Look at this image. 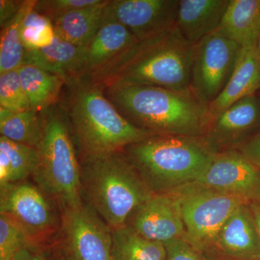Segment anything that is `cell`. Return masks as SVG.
Here are the masks:
<instances>
[{
    "label": "cell",
    "instance_id": "1",
    "mask_svg": "<svg viewBox=\"0 0 260 260\" xmlns=\"http://www.w3.org/2000/svg\"><path fill=\"white\" fill-rule=\"evenodd\" d=\"M194 45L177 26L150 40L138 42L88 80L104 89L150 85L172 90L191 88Z\"/></svg>",
    "mask_w": 260,
    "mask_h": 260
},
{
    "label": "cell",
    "instance_id": "2",
    "mask_svg": "<svg viewBox=\"0 0 260 260\" xmlns=\"http://www.w3.org/2000/svg\"><path fill=\"white\" fill-rule=\"evenodd\" d=\"M104 90L121 115L153 135L203 137L209 124V104L191 88L124 85Z\"/></svg>",
    "mask_w": 260,
    "mask_h": 260
},
{
    "label": "cell",
    "instance_id": "3",
    "mask_svg": "<svg viewBox=\"0 0 260 260\" xmlns=\"http://www.w3.org/2000/svg\"><path fill=\"white\" fill-rule=\"evenodd\" d=\"M64 106L80 160L124 151L153 135L125 119L104 93V89L80 79L66 85Z\"/></svg>",
    "mask_w": 260,
    "mask_h": 260
},
{
    "label": "cell",
    "instance_id": "4",
    "mask_svg": "<svg viewBox=\"0 0 260 260\" xmlns=\"http://www.w3.org/2000/svg\"><path fill=\"white\" fill-rule=\"evenodd\" d=\"M124 152L154 194L195 182L217 153L203 137L184 135H153Z\"/></svg>",
    "mask_w": 260,
    "mask_h": 260
},
{
    "label": "cell",
    "instance_id": "5",
    "mask_svg": "<svg viewBox=\"0 0 260 260\" xmlns=\"http://www.w3.org/2000/svg\"><path fill=\"white\" fill-rule=\"evenodd\" d=\"M80 162L82 200L112 229L125 225L131 213L155 194L124 151Z\"/></svg>",
    "mask_w": 260,
    "mask_h": 260
},
{
    "label": "cell",
    "instance_id": "6",
    "mask_svg": "<svg viewBox=\"0 0 260 260\" xmlns=\"http://www.w3.org/2000/svg\"><path fill=\"white\" fill-rule=\"evenodd\" d=\"M43 116L44 133L31 177L60 210L78 206L83 203L80 162L66 110L57 104Z\"/></svg>",
    "mask_w": 260,
    "mask_h": 260
},
{
    "label": "cell",
    "instance_id": "7",
    "mask_svg": "<svg viewBox=\"0 0 260 260\" xmlns=\"http://www.w3.org/2000/svg\"><path fill=\"white\" fill-rule=\"evenodd\" d=\"M171 191L180 199L184 238L201 254L211 249L219 231L233 212L239 205L249 203L195 182Z\"/></svg>",
    "mask_w": 260,
    "mask_h": 260
},
{
    "label": "cell",
    "instance_id": "8",
    "mask_svg": "<svg viewBox=\"0 0 260 260\" xmlns=\"http://www.w3.org/2000/svg\"><path fill=\"white\" fill-rule=\"evenodd\" d=\"M53 203L37 184L25 181L0 184V214L16 221L36 245L47 246L59 225Z\"/></svg>",
    "mask_w": 260,
    "mask_h": 260
},
{
    "label": "cell",
    "instance_id": "9",
    "mask_svg": "<svg viewBox=\"0 0 260 260\" xmlns=\"http://www.w3.org/2000/svg\"><path fill=\"white\" fill-rule=\"evenodd\" d=\"M242 48L215 31L194 45L191 88L206 104L218 98L235 70Z\"/></svg>",
    "mask_w": 260,
    "mask_h": 260
},
{
    "label": "cell",
    "instance_id": "10",
    "mask_svg": "<svg viewBox=\"0 0 260 260\" xmlns=\"http://www.w3.org/2000/svg\"><path fill=\"white\" fill-rule=\"evenodd\" d=\"M61 231L67 260H112V229L83 202L61 210Z\"/></svg>",
    "mask_w": 260,
    "mask_h": 260
},
{
    "label": "cell",
    "instance_id": "11",
    "mask_svg": "<svg viewBox=\"0 0 260 260\" xmlns=\"http://www.w3.org/2000/svg\"><path fill=\"white\" fill-rule=\"evenodd\" d=\"M179 0H111L103 20L122 24L139 42L169 31L177 21Z\"/></svg>",
    "mask_w": 260,
    "mask_h": 260
},
{
    "label": "cell",
    "instance_id": "12",
    "mask_svg": "<svg viewBox=\"0 0 260 260\" xmlns=\"http://www.w3.org/2000/svg\"><path fill=\"white\" fill-rule=\"evenodd\" d=\"M260 129V97L244 98L210 119L203 138L218 152L238 150Z\"/></svg>",
    "mask_w": 260,
    "mask_h": 260
},
{
    "label": "cell",
    "instance_id": "13",
    "mask_svg": "<svg viewBox=\"0 0 260 260\" xmlns=\"http://www.w3.org/2000/svg\"><path fill=\"white\" fill-rule=\"evenodd\" d=\"M195 183L250 202L260 190V169L239 150H224Z\"/></svg>",
    "mask_w": 260,
    "mask_h": 260
},
{
    "label": "cell",
    "instance_id": "14",
    "mask_svg": "<svg viewBox=\"0 0 260 260\" xmlns=\"http://www.w3.org/2000/svg\"><path fill=\"white\" fill-rule=\"evenodd\" d=\"M125 225L147 239L162 244L184 237L179 197L172 191L153 195L131 213Z\"/></svg>",
    "mask_w": 260,
    "mask_h": 260
},
{
    "label": "cell",
    "instance_id": "15",
    "mask_svg": "<svg viewBox=\"0 0 260 260\" xmlns=\"http://www.w3.org/2000/svg\"><path fill=\"white\" fill-rule=\"evenodd\" d=\"M249 203L239 205L233 212L210 250L234 259H260V240Z\"/></svg>",
    "mask_w": 260,
    "mask_h": 260
},
{
    "label": "cell",
    "instance_id": "16",
    "mask_svg": "<svg viewBox=\"0 0 260 260\" xmlns=\"http://www.w3.org/2000/svg\"><path fill=\"white\" fill-rule=\"evenodd\" d=\"M139 42L122 24L103 20L85 47V61L79 79L89 78L117 59Z\"/></svg>",
    "mask_w": 260,
    "mask_h": 260
},
{
    "label": "cell",
    "instance_id": "17",
    "mask_svg": "<svg viewBox=\"0 0 260 260\" xmlns=\"http://www.w3.org/2000/svg\"><path fill=\"white\" fill-rule=\"evenodd\" d=\"M230 0H179L176 26L191 44L216 31Z\"/></svg>",
    "mask_w": 260,
    "mask_h": 260
},
{
    "label": "cell",
    "instance_id": "18",
    "mask_svg": "<svg viewBox=\"0 0 260 260\" xmlns=\"http://www.w3.org/2000/svg\"><path fill=\"white\" fill-rule=\"evenodd\" d=\"M85 47L55 38L47 47L25 51L23 64H31L61 78L66 85L79 79L85 61Z\"/></svg>",
    "mask_w": 260,
    "mask_h": 260
},
{
    "label": "cell",
    "instance_id": "19",
    "mask_svg": "<svg viewBox=\"0 0 260 260\" xmlns=\"http://www.w3.org/2000/svg\"><path fill=\"white\" fill-rule=\"evenodd\" d=\"M260 92V60L256 47L241 49L235 70L226 86L209 105L210 120L244 98Z\"/></svg>",
    "mask_w": 260,
    "mask_h": 260
},
{
    "label": "cell",
    "instance_id": "20",
    "mask_svg": "<svg viewBox=\"0 0 260 260\" xmlns=\"http://www.w3.org/2000/svg\"><path fill=\"white\" fill-rule=\"evenodd\" d=\"M216 31L242 49L256 47L260 36V0H230Z\"/></svg>",
    "mask_w": 260,
    "mask_h": 260
},
{
    "label": "cell",
    "instance_id": "21",
    "mask_svg": "<svg viewBox=\"0 0 260 260\" xmlns=\"http://www.w3.org/2000/svg\"><path fill=\"white\" fill-rule=\"evenodd\" d=\"M109 0L74 10L53 20L56 37L75 46L86 47L102 23L104 9Z\"/></svg>",
    "mask_w": 260,
    "mask_h": 260
},
{
    "label": "cell",
    "instance_id": "22",
    "mask_svg": "<svg viewBox=\"0 0 260 260\" xmlns=\"http://www.w3.org/2000/svg\"><path fill=\"white\" fill-rule=\"evenodd\" d=\"M20 81L30 102V109L44 112L58 104L64 80L31 64L18 68Z\"/></svg>",
    "mask_w": 260,
    "mask_h": 260
},
{
    "label": "cell",
    "instance_id": "23",
    "mask_svg": "<svg viewBox=\"0 0 260 260\" xmlns=\"http://www.w3.org/2000/svg\"><path fill=\"white\" fill-rule=\"evenodd\" d=\"M166 246L124 225L112 229V260H167Z\"/></svg>",
    "mask_w": 260,
    "mask_h": 260
},
{
    "label": "cell",
    "instance_id": "24",
    "mask_svg": "<svg viewBox=\"0 0 260 260\" xmlns=\"http://www.w3.org/2000/svg\"><path fill=\"white\" fill-rule=\"evenodd\" d=\"M44 126L43 112L32 109L13 112L0 108V134L7 139L37 149Z\"/></svg>",
    "mask_w": 260,
    "mask_h": 260
},
{
    "label": "cell",
    "instance_id": "25",
    "mask_svg": "<svg viewBox=\"0 0 260 260\" xmlns=\"http://www.w3.org/2000/svg\"><path fill=\"white\" fill-rule=\"evenodd\" d=\"M37 159V149L0 137V184L25 181L32 176Z\"/></svg>",
    "mask_w": 260,
    "mask_h": 260
},
{
    "label": "cell",
    "instance_id": "26",
    "mask_svg": "<svg viewBox=\"0 0 260 260\" xmlns=\"http://www.w3.org/2000/svg\"><path fill=\"white\" fill-rule=\"evenodd\" d=\"M37 0H26L18 14L5 28L0 39V74L18 69L23 64L25 49L21 39L24 18L34 9Z\"/></svg>",
    "mask_w": 260,
    "mask_h": 260
},
{
    "label": "cell",
    "instance_id": "27",
    "mask_svg": "<svg viewBox=\"0 0 260 260\" xmlns=\"http://www.w3.org/2000/svg\"><path fill=\"white\" fill-rule=\"evenodd\" d=\"M55 38L52 22L34 9L30 10L22 24L21 39L25 51L47 47Z\"/></svg>",
    "mask_w": 260,
    "mask_h": 260
},
{
    "label": "cell",
    "instance_id": "28",
    "mask_svg": "<svg viewBox=\"0 0 260 260\" xmlns=\"http://www.w3.org/2000/svg\"><path fill=\"white\" fill-rule=\"evenodd\" d=\"M29 246L37 245L16 221L0 214V260H15L18 253Z\"/></svg>",
    "mask_w": 260,
    "mask_h": 260
},
{
    "label": "cell",
    "instance_id": "29",
    "mask_svg": "<svg viewBox=\"0 0 260 260\" xmlns=\"http://www.w3.org/2000/svg\"><path fill=\"white\" fill-rule=\"evenodd\" d=\"M0 108L13 112L30 109L18 69L0 74Z\"/></svg>",
    "mask_w": 260,
    "mask_h": 260
},
{
    "label": "cell",
    "instance_id": "30",
    "mask_svg": "<svg viewBox=\"0 0 260 260\" xmlns=\"http://www.w3.org/2000/svg\"><path fill=\"white\" fill-rule=\"evenodd\" d=\"M102 0H42L37 1L34 10L51 22L74 10L99 4Z\"/></svg>",
    "mask_w": 260,
    "mask_h": 260
},
{
    "label": "cell",
    "instance_id": "31",
    "mask_svg": "<svg viewBox=\"0 0 260 260\" xmlns=\"http://www.w3.org/2000/svg\"><path fill=\"white\" fill-rule=\"evenodd\" d=\"M167 249V260H206L184 237L164 244Z\"/></svg>",
    "mask_w": 260,
    "mask_h": 260
},
{
    "label": "cell",
    "instance_id": "32",
    "mask_svg": "<svg viewBox=\"0 0 260 260\" xmlns=\"http://www.w3.org/2000/svg\"><path fill=\"white\" fill-rule=\"evenodd\" d=\"M238 150L260 169V129L246 140Z\"/></svg>",
    "mask_w": 260,
    "mask_h": 260
},
{
    "label": "cell",
    "instance_id": "33",
    "mask_svg": "<svg viewBox=\"0 0 260 260\" xmlns=\"http://www.w3.org/2000/svg\"><path fill=\"white\" fill-rule=\"evenodd\" d=\"M25 1L1 0L0 1V26L5 28L15 18L21 10Z\"/></svg>",
    "mask_w": 260,
    "mask_h": 260
},
{
    "label": "cell",
    "instance_id": "34",
    "mask_svg": "<svg viewBox=\"0 0 260 260\" xmlns=\"http://www.w3.org/2000/svg\"><path fill=\"white\" fill-rule=\"evenodd\" d=\"M51 249L47 246H29L18 253L15 260H51Z\"/></svg>",
    "mask_w": 260,
    "mask_h": 260
},
{
    "label": "cell",
    "instance_id": "35",
    "mask_svg": "<svg viewBox=\"0 0 260 260\" xmlns=\"http://www.w3.org/2000/svg\"><path fill=\"white\" fill-rule=\"evenodd\" d=\"M249 205L260 240V204L254 200H251L249 202Z\"/></svg>",
    "mask_w": 260,
    "mask_h": 260
},
{
    "label": "cell",
    "instance_id": "36",
    "mask_svg": "<svg viewBox=\"0 0 260 260\" xmlns=\"http://www.w3.org/2000/svg\"><path fill=\"white\" fill-rule=\"evenodd\" d=\"M203 256H205L206 260H238L232 259V258L226 257L223 255L218 254L213 250H208L203 253Z\"/></svg>",
    "mask_w": 260,
    "mask_h": 260
},
{
    "label": "cell",
    "instance_id": "37",
    "mask_svg": "<svg viewBox=\"0 0 260 260\" xmlns=\"http://www.w3.org/2000/svg\"><path fill=\"white\" fill-rule=\"evenodd\" d=\"M254 201L257 202L258 203H259L260 204V190L259 191V192L256 194L255 198H254Z\"/></svg>",
    "mask_w": 260,
    "mask_h": 260
},
{
    "label": "cell",
    "instance_id": "38",
    "mask_svg": "<svg viewBox=\"0 0 260 260\" xmlns=\"http://www.w3.org/2000/svg\"><path fill=\"white\" fill-rule=\"evenodd\" d=\"M256 49H257L258 55H259V60H260V36H259V41H258L257 46H256Z\"/></svg>",
    "mask_w": 260,
    "mask_h": 260
},
{
    "label": "cell",
    "instance_id": "39",
    "mask_svg": "<svg viewBox=\"0 0 260 260\" xmlns=\"http://www.w3.org/2000/svg\"><path fill=\"white\" fill-rule=\"evenodd\" d=\"M54 260V259H53ZM56 260H64V259H56ZM65 260H67V259H65Z\"/></svg>",
    "mask_w": 260,
    "mask_h": 260
},
{
    "label": "cell",
    "instance_id": "40",
    "mask_svg": "<svg viewBox=\"0 0 260 260\" xmlns=\"http://www.w3.org/2000/svg\"><path fill=\"white\" fill-rule=\"evenodd\" d=\"M258 95H259V96L260 97V92L259 93L257 94Z\"/></svg>",
    "mask_w": 260,
    "mask_h": 260
},
{
    "label": "cell",
    "instance_id": "41",
    "mask_svg": "<svg viewBox=\"0 0 260 260\" xmlns=\"http://www.w3.org/2000/svg\"><path fill=\"white\" fill-rule=\"evenodd\" d=\"M260 260V259H259Z\"/></svg>",
    "mask_w": 260,
    "mask_h": 260
}]
</instances>
